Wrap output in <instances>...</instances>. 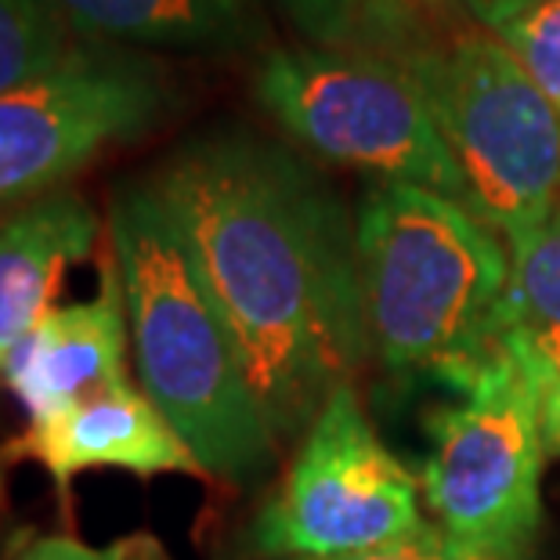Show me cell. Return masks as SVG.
Listing matches in <instances>:
<instances>
[{"mask_svg":"<svg viewBox=\"0 0 560 560\" xmlns=\"http://www.w3.org/2000/svg\"><path fill=\"white\" fill-rule=\"evenodd\" d=\"M156 546L145 539H127L113 546H88L73 535H47L33 539L26 550H19L11 560H152Z\"/></svg>","mask_w":560,"mask_h":560,"instance_id":"ac0fdd59","label":"cell"},{"mask_svg":"<svg viewBox=\"0 0 560 560\" xmlns=\"http://www.w3.org/2000/svg\"><path fill=\"white\" fill-rule=\"evenodd\" d=\"M470 11L560 113V0H481Z\"/></svg>","mask_w":560,"mask_h":560,"instance_id":"9a60e30c","label":"cell"},{"mask_svg":"<svg viewBox=\"0 0 560 560\" xmlns=\"http://www.w3.org/2000/svg\"><path fill=\"white\" fill-rule=\"evenodd\" d=\"M102 218L73 188L0 210V373L22 340L51 312L69 268L83 265Z\"/></svg>","mask_w":560,"mask_h":560,"instance_id":"8fae6325","label":"cell"},{"mask_svg":"<svg viewBox=\"0 0 560 560\" xmlns=\"http://www.w3.org/2000/svg\"><path fill=\"white\" fill-rule=\"evenodd\" d=\"M4 459L40 463L58 495H69L73 478L88 470H130L138 478L202 474L185 441L130 380L66 405L40 423H26L4 448Z\"/></svg>","mask_w":560,"mask_h":560,"instance_id":"9c48e42d","label":"cell"},{"mask_svg":"<svg viewBox=\"0 0 560 560\" xmlns=\"http://www.w3.org/2000/svg\"><path fill=\"white\" fill-rule=\"evenodd\" d=\"M542 390L499 348L459 405L434 412L423 503L474 553L524 560L542 517Z\"/></svg>","mask_w":560,"mask_h":560,"instance_id":"8992f818","label":"cell"},{"mask_svg":"<svg viewBox=\"0 0 560 560\" xmlns=\"http://www.w3.org/2000/svg\"><path fill=\"white\" fill-rule=\"evenodd\" d=\"M127 343L124 279L109 254L102 260L98 293L91 301L51 307L15 348L0 380L26 420L40 423L80 398L127 384Z\"/></svg>","mask_w":560,"mask_h":560,"instance_id":"30bf717a","label":"cell"},{"mask_svg":"<svg viewBox=\"0 0 560 560\" xmlns=\"http://www.w3.org/2000/svg\"><path fill=\"white\" fill-rule=\"evenodd\" d=\"M354 240L376 359L467 390L503 348L510 249L463 202L380 182L359 202Z\"/></svg>","mask_w":560,"mask_h":560,"instance_id":"3957f363","label":"cell"},{"mask_svg":"<svg viewBox=\"0 0 560 560\" xmlns=\"http://www.w3.org/2000/svg\"><path fill=\"white\" fill-rule=\"evenodd\" d=\"M80 37L47 0H0V94L58 69Z\"/></svg>","mask_w":560,"mask_h":560,"instance_id":"2e32d148","label":"cell"},{"mask_svg":"<svg viewBox=\"0 0 560 560\" xmlns=\"http://www.w3.org/2000/svg\"><path fill=\"white\" fill-rule=\"evenodd\" d=\"M254 98L318 160L380 185L431 188L467 207V185L412 77L384 55L343 47H271L254 69Z\"/></svg>","mask_w":560,"mask_h":560,"instance_id":"5b68a950","label":"cell"},{"mask_svg":"<svg viewBox=\"0 0 560 560\" xmlns=\"http://www.w3.org/2000/svg\"><path fill=\"white\" fill-rule=\"evenodd\" d=\"M332 560H492V557L474 553L470 546H463L438 521H427L423 528H416L398 542L376 546V550L351 553V557H332Z\"/></svg>","mask_w":560,"mask_h":560,"instance_id":"e0dca14e","label":"cell"},{"mask_svg":"<svg viewBox=\"0 0 560 560\" xmlns=\"http://www.w3.org/2000/svg\"><path fill=\"white\" fill-rule=\"evenodd\" d=\"M542 441L546 452L560 456V376L542 387Z\"/></svg>","mask_w":560,"mask_h":560,"instance_id":"d6986e66","label":"cell"},{"mask_svg":"<svg viewBox=\"0 0 560 560\" xmlns=\"http://www.w3.org/2000/svg\"><path fill=\"white\" fill-rule=\"evenodd\" d=\"M503 343L528 365L539 390L560 376V207L510 249Z\"/></svg>","mask_w":560,"mask_h":560,"instance_id":"4fadbf2b","label":"cell"},{"mask_svg":"<svg viewBox=\"0 0 560 560\" xmlns=\"http://www.w3.org/2000/svg\"><path fill=\"white\" fill-rule=\"evenodd\" d=\"M416 478L369 427L351 387H340L257 514L249 539L268 557L332 560L376 550L423 528Z\"/></svg>","mask_w":560,"mask_h":560,"instance_id":"52a82bcc","label":"cell"},{"mask_svg":"<svg viewBox=\"0 0 560 560\" xmlns=\"http://www.w3.org/2000/svg\"><path fill=\"white\" fill-rule=\"evenodd\" d=\"M441 30L395 62L420 88L459 166L467 210L514 249L560 207V113L488 30Z\"/></svg>","mask_w":560,"mask_h":560,"instance_id":"277c9868","label":"cell"},{"mask_svg":"<svg viewBox=\"0 0 560 560\" xmlns=\"http://www.w3.org/2000/svg\"><path fill=\"white\" fill-rule=\"evenodd\" d=\"M80 40L124 51L235 55L265 40L257 0H47Z\"/></svg>","mask_w":560,"mask_h":560,"instance_id":"7c38bea8","label":"cell"},{"mask_svg":"<svg viewBox=\"0 0 560 560\" xmlns=\"http://www.w3.org/2000/svg\"><path fill=\"white\" fill-rule=\"evenodd\" d=\"M171 102L141 51L80 40L47 77L0 94V210L58 192L105 149L149 135Z\"/></svg>","mask_w":560,"mask_h":560,"instance_id":"ba28073f","label":"cell"},{"mask_svg":"<svg viewBox=\"0 0 560 560\" xmlns=\"http://www.w3.org/2000/svg\"><path fill=\"white\" fill-rule=\"evenodd\" d=\"M285 19L318 47L395 58L431 37L459 8L481 0H276Z\"/></svg>","mask_w":560,"mask_h":560,"instance_id":"5bb4252c","label":"cell"},{"mask_svg":"<svg viewBox=\"0 0 560 560\" xmlns=\"http://www.w3.org/2000/svg\"><path fill=\"white\" fill-rule=\"evenodd\" d=\"M105 229L124 279L138 387L202 474L257 481L276 459L279 438L171 210L149 182H124Z\"/></svg>","mask_w":560,"mask_h":560,"instance_id":"7a4b0ae2","label":"cell"},{"mask_svg":"<svg viewBox=\"0 0 560 560\" xmlns=\"http://www.w3.org/2000/svg\"><path fill=\"white\" fill-rule=\"evenodd\" d=\"M0 499H4V478H0Z\"/></svg>","mask_w":560,"mask_h":560,"instance_id":"ffe728a7","label":"cell"},{"mask_svg":"<svg viewBox=\"0 0 560 560\" xmlns=\"http://www.w3.org/2000/svg\"><path fill=\"white\" fill-rule=\"evenodd\" d=\"M149 185L185 235L271 431H307L373 351L354 221L296 152L235 124L182 141Z\"/></svg>","mask_w":560,"mask_h":560,"instance_id":"6da1fadb","label":"cell"}]
</instances>
